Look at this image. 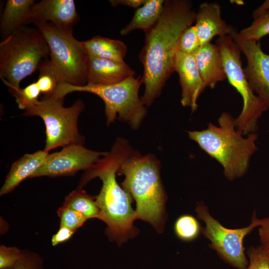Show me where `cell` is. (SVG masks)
<instances>
[{
    "label": "cell",
    "mask_w": 269,
    "mask_h": 269,
    "mask_svg": "<svg viewBox=\"0 0 269 269\" xmlns=\"http://www.w3.org/2000/svg\"><path fill=\"white\" fill-rule=\"evenodd\" d=\"M196 12L188 0H164L162 13L155 25L145 32V43L139 58L143 67L141 78L144 91L141 100L149 107L161 93L174 72L178 45L183 32L195 21Z\"/></svg>",
    "instance_id": "6da1fadb"
},
{
    "label": "cell",
    "mask_w": 269,
    "mask_h": 269,
    "mask_svg": "<svg viewBox=\"0 0 269 269\" xmlns=\"http://www.w3.org/2000/svg\"><path fill=\"white\" fill-rule=\"evenodd\" d=\"M132 150L128 141L118 138L110 151L85 170L79 186L82 188L96 177L102 180V188L96 197L100 220L107 226L106 233L110 239L118 244L134 238L138 233L133 224L136 217L131 205L133 198L116 180L118 170Z\"/></svg>",
    "instance_id": "7a4b0ae2"
},
{
    "label": "cell",
    "mask_w": 269,
    "mask_h": 269,
    "mask_svg": "<svg viewBox=\"0 0 269 269\" xmlns=\"http://www.w3.org/2000/svg\"><path fill=\"white\" fill-rule=\"evenodd\" d=\"M160 170V162L153 155L132 150L117 171L125 176L122 187L136 203V219L149 223L158 233L164 228L167 200Z\"/></svg>",
    "instance_id": "3957f363"
},
{
    "label": "cell",
    "mask_w": 269,
    "mask_h": 269,
    "mask_svg": "<svg viewBox=\"0 0 269 269\" xmlns=\"http://www.w3.org/2000/svg\"><path fill=\"white\" fill-rule=\"evenodd\" d=\"M235 121L230 114L223 112L218 119V126L210 122L205 130L187 131L189 138L222 165L225 177L230 181L246 174L251 158L258 149V134L244 137L237 130Z\"/></svg>",
    "instance_id": "277c9868"
},
{
    "label": "cell",
    "mask_w": 269,
    "mask_h": 269,
    "mask_svg": "<svg viewBox=\"0 0 269 269\" xmlns=\"http://www.w3.org/2000/svg\"><path fill=\"white\" fill-rule=\"evenodd\" d=\"M49 56L44 35L37 28L25 25L0 43V77L14 96L21 81L31 75Z\"/></svg>",
    "instance_id": "5b68a950"
},
{
    "label": "cell",
    "mask_w": 269,
    "mask_h": 269,
    "mask_svg": "<svg viewBox=\"0 0 269 269\" xmlns=\"http://www.w3.org/2000/svg\"><path fill=\"white\" fill-rule=\"evenodd\" d=\"M142 84L140 77L134 76L121 82L109 85L87 84L76 86L60 83L52 97L64 99L73 92H85L99 97L105 104L107 124L111 125L117 118L127 123L134 130L140 126L147 113L146 106L138 96Z\"/></svg>",
    "instance_id": "8992f818"
},
{
    "label": "cell",
    "mask_w": 269,
    "mask_h": 269,
    "mask_svg": "<svg viewBox=\"0 0 269 269\" xmlns=\"http://www.w3.org/2000/svg\"><path fill=\"white\" fill-rule=\"evenodd\" d=\"M36 26L47 43L50 63L59 82L76 86L86 85L89 56L82 41L74 37L73 30L61 29L50 23Z\"/></svg>",
    "instance_id": "52a82bcc"
},
{
    "label": "cell",
    "mask_w": 269,
    "mask_h": 269,
    "mask_svg": "<svg viewBox=\"0 0 269 269\" xmlns=\"http://www.w3.org/2000/svg\"><path fill=\"white\" fill-rule=\"evenodd\" d=\"M64 99L45 96L27 108L25 116H38L45 126L44 150L49 152L59 147L77 144L83 145L85 138L78 128V118L85 108L83 102L77 99L72 106L65 107Z\"/></svg>",
    "instance_id": "ba28073f"
},
{
    "label": "cell",
    "mask_w": 269,
    "mask_h": 269,
    "mask_svg": "<svg viewBox=\"0 0 269 269\" xmlns=\"http://www.w3.org/2000/svg\"><path fill=\"white\" fill-rule=\"evenodd\" d=\"M216 45L222 55L227 79L243 99V109L235 121L236 128L244 136L256 133L259 119L269 109L251 89L242 66V52L232 37H219Z\"/></svg>",
    "instance_id": "9c48e42d"
},
{
    "label": "cell",
    "mask_w": 269,
    "mask_h": 269,
    "mask_svg": "<svg viewBox=\"0 0 269 269\" xmlns=\"http://www.w3.org/2000/svg\"><path fill=\"white\" fill-rule=\"evenodd\" d=\"M195 210L197 218L205 223L201 233L210 241L209 247L215 250L220 258L231 267L247 269L249 261L245 255L244 239L261 225L262 219L257 217L256 211H254L249 226L233 229L225 227L214 218L203 201L197 203Z\"/></svg>",
    "instance_id": "30bf717a"
},
{
    "label": "cell",
    "mask_w": 269,
    "mask_h": 269,
    "mask_svg": "<svg viewBox=\"0 0 269 269\" xmlns=\"http://www.w3.org/2000/svg\"><path fill=\"white\" fill-rule=\"evenodd\" d=\"M107 153L91 150L83 145H68L59 151L49 153L44 164L30 178L73 175L89 169Z\"/></svg>",
    "instance_id": "8fae6325"
},
{
    "label": "cell",
    "mask_w": 269,
    "mask_h": 269,
    "mask_svg": "<svg viewBox=\"0 0 269 269\" xmlns=\"http://www.w3.org/2000/svg\"><path fill=\"white\" fill-rule=\"evenodd\" d=\"M230 36L246 57L243 70L251 89L269 110V54L263 51L260 41L246 39L235 29Z\"/></svg>",
    "instance_id": "7c38bea8"
},
{
    "label": "cell",
    "mask_w": 269,
    "mask_h": 269,
    "mask_svg": "<svg viewBox=\"0 0 269 269\" xmlns=\"http://www.w3.org/2000/svg\"><path fill=\"white\" fill-rule=\"evenodd\" d=\"M79 16L73 0H42L31 7L26 24L48 22L65 30H73Z\"/></svg>",
    "instance_id": "4fadbf2b"
},
{
    "label": "cell",
    "mask_w": 269,
    "mask_h": 269,
    "mask_svg": "<svg viewBox=\"0 0 269 269\" xmlns=\"http://www.w3.org/2000/svg\"><path fill=\"white\" fill-rule=\"evenodd\" d=\"M174 71L179 76L181 88V103L194 112L197 109L198 98L206 88L193 55L177 51Z\"/></svg>",
    "instance_id": "5bb4252c"
},
{
    "label": "cell",
    "mask_w": 269,
    "mask_h": 269,
    "mask_svg": "<svg viewBox=\"0 0 269 269\" xmlns=\"http://www.w3.org/2000/svg\"><path fill=\"white\" fill-rule=\"evenodd\" d=\"M195 21L200 46L211 42L216 36L230 35L234 29L222 19L221 6L216 2L201 3Z\"/></svg>",
    "instance_id": "9a60e30c"
},
{
    "label": "cell",
    "mask_w": 269,
    "mask_h": 269,
    "mask_svg": "<svg viewBox=\"0 0 269 269\" xmlns=\"http://www.w3.org/2000/svg\"><path fill=\"white\" fill-rule=\"evenodd\" d=\"M134 75L135 71L125 62L89 56L87 84L113 85L134 77Z\"/></svg>",
    "instance_id": "2e32d148"
},
{
    "label": "cell",
    "mask_w": 269,
    "mask_h": 269,
    "mask_svg": "<svg viewBox=\"0 0 269 269\" xmlns=\"http://www.w3.org/2000/svg\"><path fill=\"white\" fill-rule=\"evenodd\" d=\"M206 87L214 89L227 79L223 59L216 44L211 42L200 46L193 54Z\"/></svg>",
    "instance_id": "e0dca14e"
},
{
    "label": "cell",
    "mask_w": 269,
    "mask_h": 269,
    "mask_svg": "<svg viewBox=\"0 0 269 269\" xmlns=\"http://www.w3.org/2000/svg\"><path fill=\"white\" fill-rule=\"evenodd\" d=\"M49 152L43 150L25 154L13 163L0 190V195L13 190L22 181L31 176L45 162Z\"/></svg>",
    "instance_id": "ac0fdd59"
},
{
    "label": "cell",
    "mask_w": 269,
    "mask_h": 269,
    "mask_svg": "<svg viewBox=\"0 0 269 269\" xmlns=\"http://www.w3.org/2000/svg\"><path fill=\"white\" fill-rule=\"evenodd\" d=\"M34 0H7L0 18V34L2 40L27 23Z\"/></svg>",
    "instance_id": "d6986e66"
},
{
    "label": "cell",
    "mask_w": 269,
    "mask_h": 269,
    "mask_svg": "<svg viewBox=\"0 0 269 269\" xmlns=\"http://www.w3.org/2000/svg\"><path fill=\"white\" fill-rule=\"evenodd\" d=\"M82 43L89 56L125 62L127 47L122 41L96 36Z\"/></svg>",
    "instance_id": "ffe728a7"
},
{
    "label": "cell",
    "mask_w": 269,
    "mask_h": 269,
    "mask_svg": "<svg viewBox=\"0 0 269 269\" xmlns=\"http://www.w3.org/2000/svg\"><path fill=\"white\" fill-rule=\"evenodd\" d=\"M164 3L163 0H146L136 9L131 21L122 29L120 34L126 35L136 29H142L145 32L150 29L159 19Z\"/></svg>",
    "instance_id": "44dd1931"
},
{
    "label": "cell",
    "mask_w": 269,
    "mask_h": 269,
    "mask_svg": "<svg viewBox=\"0 0 269 269\" xmlns=\"http://www.w3.org/2000/svg\"><path fill=\"white\" fill-rule=\"evenodd\" d=\"M82 213L87 219H100V210L96 197L89 195L81 188L72 191L66 196L63 204Z\"/></svg>",
    "instance_id": "7402d4cb"
},
{
    "label": "cell",
    "mask_w": 269,
    "mask_h": 269,
    "mask_svg": "<svg viewBox=\"0 0 269 269\" xmlns=\"http://www.w3.org/2000/svg\"><path fill=\"white\" fill-rule=\"evenodd\" d=\"M201 227L193 216L185 214L179 217L174 224V232L177 237L184 241H191L199 236Z\"/></svg>",
    "instance_id": "603a6c76"
},
{
    "label": "cell",
    "mask_w": 269,
    "mask_h": 269,
    "mask_svg": "<svg viewBox=\"0 0 269 269\" xmlns=\"http://www.w3.org/2000/svg\"><path fill=\"white\" fill-rule=\"evenodd\" d=\"M38 70L39 74L36 83L41 93L45 96H51L60 82L51 66L49 59L43 60Z\"/></svg>",
    "instance_id": "cb8c5ba5"
},
{
    "label": "cell",
    "mask_w": 269,
    "mask_h": 269,
    "mask_svg": "<svg viewBox=\"0 0 269 269\" xmlns=\"http://www.w3.org/2000/svg\"><path fill=\"white\" fill-rule=\"evenodd\" d=\"M254 19L250 26L239 33L246 39L259 42L264 36L269 35V11L262 13Z\"/></svg>",
    "instance_id": "d4e9b609"
},
{
    "label": "cell",
    "mask_w": 269,
    "mask_h": 269,
    "mask_svg": "<svg viewBox=\"0 0 269 269\" xmlns=\"http://www.w3.org/2000/svg\"><path fill=\"white\" fill-rule=\"evenodd\" d=\"M60 219V227H65L73 231L81 227L87 220L80 212L63 205L57 210Z\"/></svg>",
    "instance_id": "484cf974"
},
{
    "label": "cell",
    "mask_w": 269,
    "mask_h": 269,
    "mask_svg": "<svg viewBox=\"0 0 269 269\" xmlns=\"http://www.w3.org/2000/svg\"><path fill=\"white\" fill-rule=\"evenodd\" d=\"M200 46L197 29L195 25L186 28L182 33L178 45V51L193 55Z\"/></svg>",
    "instance_id": "4316f807"
},
{
    "label": "cell",
    "mask_w": 269,
    "mask_h": 269,
    "mask_svg": "<svg viewBox=\"0 0 269 269\" xmlns=\"http://www.w3.org/2000/svg\"><path fill=\"white\" fill-rule=\"evenodd\" d=\"M40 93L36 82L21 89L15 97L18 108L19 109L25 110L38 100Z\"/></svg>",
    "instance_id": "83f0119b"
},
{
    "label": "cell",
    "mask_w": 269,
    "mask_h": 269,
    "mask_svg": "<svg viewBox=\"0 0 269 269\" xmlns=\"http://www.w3.org/2000/svg\"><path fill=\"white\" fill-rule=\"evenodd\" d=\"M24 254L16 247H0V269H8L17 263Z\"/></svg>",
    "instance_id": "f1b7e54d"
},
{
    "label": "cell",
    "mask_w": 269,
    "mask_h": 269,
    "mask_svg": "<svg viewBox=\"0 0 269 269\" xmlns=\"http://www.w3.org/2000/svg\"><path fill=\"white\" fill-rule=\"evenodd\" d=\"M249 264L247 269H269L268 261L261 246H251L247 251Z\"/></svg>",
    "instance_id": "f546056e"
},
{
    "label": "cell",
    "mask_w": 269,
    "mask_h": 269,
    "mask_svg": "<svg viewBox=\"0 0 269 269\" xmlns=\"http://www.w3.org/2000/svg\"><path fill=\"white\" fill-rule=\"evenodd\" d=\"M8 269H43L40 259L34 255H26Z\"/></svg>",
    "instance_id": "4dcf8cb0"
},
{
    "label": "cell",
    "mask_w": 269,
    "mask_h": 269,
    "mask_svg": "<svg viewBox=\"0 0 269 269\" xmlns=\"http://www.w3.org/2000/svg\"><path fill=\"white\" fill-rule=\"evenodd\" d=\"M261 246L269 262V217L262 219L258 228Z\"/></svg>",
    "instance_id": "1f68e13d"
},
{
    "label": "cell",
    "mask_w": 269,
    "mask_h": 269,
    "mask_svg": "<svg viewBox=\"0 0 269 269\" xmlns=\"http://www.w3.org/2000/svg\"><path fill=\"white\" fill-rule=\"evenodd\" d=\"M75 231L65 227H60L57 232L52 237L51 243L53 246L67 241L74 234Z\"/></svg>",
    "instance_id": "d6a6232c"
},
{
    "label": "cell",
    "mask_w": 269,
    "mask_h": 269,
    "mask_svg": "<svg viewBox=\"0 0 269 269\" xmlns=\"http://www.w3.org/2000/svg\"><path fill=\"white\" fill-rule=\"evenodd\" d=\"M109 1L113 6L122 5L138 8L145 2L146 0H110Z\"/></svg>",
    "instance_id": "836d02e7"
},
{
    "label": "cell",
    "mask_w": 269,
    "mask_h": 269,
    "mask_svg": "<svg viewBox=\"0 0 269 269\" xmlns=\"http://www.w3.org/2000/svg\"><path fill=\"white\" fill-rule=\"evenodd\" d=\"M266 11H269V0H265L262 4L255 9L253 12L252 16L255 19L262 13Z\"/></svg>",
    "instance_id": "e575fe53"
}]
</instances>
